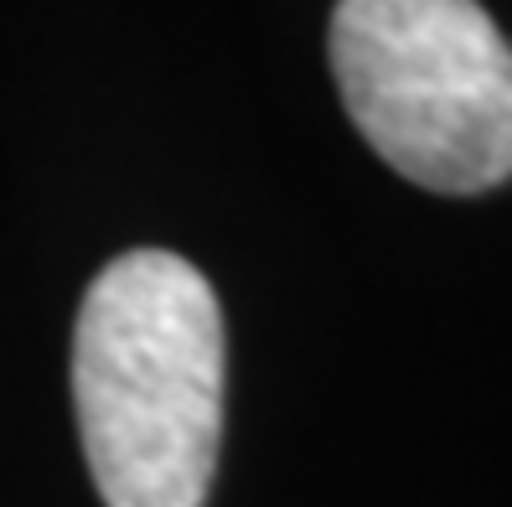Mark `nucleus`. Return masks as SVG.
Returning <instances> with one entry per match:
<instances>
[{"label": "nucleus", "instance_id": "nucleus-1", "mask_svg": "<svg viewBox=\"0 0 512 507\" xmlns=\"http://www.w3.org/2000/svg\"><path fill=\"white\" fill-rule=\"evenodd\" d=\"M223 306L171 249H130L83 290L73 409L104 507H202L223 440Z\"/></svg>", "mask_w": 512, "mask_h": 507}, {"label": "nucleus", "instance_id": "nucleus-2", "mask_svg": "<svg viewBox=\"0 0 512 507\" xmlns=\"http://www.w3.org/2000/svg\"><path fill=\"white\" fill-rule=\"evenodd\" d=\"M331 73L404 182L471 197L512 176V47L476 0H337Z\"/></svg>", "mask_w": 512, "mask_h": 507}]
</instances>
